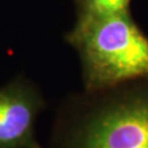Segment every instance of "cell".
<instances>
[{"label":"cell","mask_w":148,"mask_h":148,"mask_svg":"<svg viewBox=\"0 0 148 148\" xmlns=\"http://www.w3.org/2000/svg\"><path fill=\"white\" fill-rule=\"evenodd\" d=\"M48 148H148V80L66 95Z\"/></svg>","instance_id":"cell-1"},{"label":"cell","mask_w":148,"mask_h":148,"mask_svg":"<svg viewBox=\"0 0 148 148\" xmlns=\"http://www.w3.org/2000/svg\"><path fill=\"white\" fill-rule=\"evenodd\" d=\"M66 40L79 55L81 89L100 91L148 80V36L130 10L74 25Z\"/></svg>","instance_id":"cell-2"},{"label":"cell","mask_w":148,"mask_h":148,"mask_svg":"<svg viewBox=\"0 0 148 148\" xmlns=\"http://www.w3.org/2000/svg\"><path fill=\"white\" fill-rule=\"evenodd\" d=\"M46 109L41 88L24 75L0 87V148H44L36 123Z\"/></svg>","instance_id":"cell-3"},{"label":"cell","mask_w":148,"mask_h":148,"mask_svg":"<svg viewBox=\"0 0 148 148\" xmlns=\"http://www.w3.org/2000/svg\"><path fill=\"white\" fill-rule=\"evenodd\" d=\"M131 0H82L75 25H84L128 11Z\"/></svg>","instance_id":"cell-4"}]
</instances>
